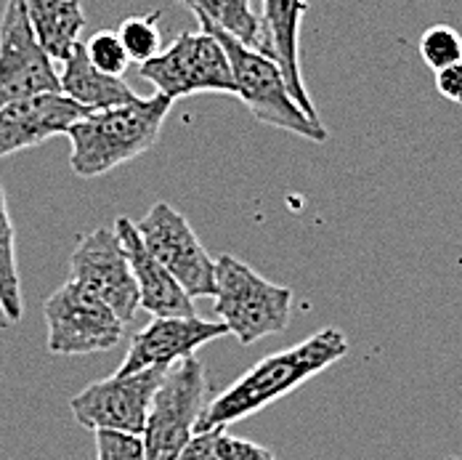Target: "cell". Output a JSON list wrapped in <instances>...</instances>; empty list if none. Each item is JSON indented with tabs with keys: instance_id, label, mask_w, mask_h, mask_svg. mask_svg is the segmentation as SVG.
Instances as JSON below:
<instances>
[{
	"instance_id": "cell-6",
	"label": "cell",
	"mask_w": 462,
	"mask_h": 460,
	"mask_svg": "<svg viewBox=\"0 0 462 460\" xmlns=\"http://www.w3.org/2000/svg\"><path fill=\"white\" fill-rule=\"evenodd\" d=\"M141 78L157 93L179 101L194 93H231L236 96L234 72L221 41L208 33H181L152 61L141 64Z\"/></svg>"
},
{
	"instance_id": "cell-25",
	"label": "cell",
	"mask_w": 462,
	"mask_h": 460,
	"mask_svg": "<svg viewBox=\"0 0 462 460\" xmlns=\"http://www.w3.org/2000/svg\"><path fill=\"white\" fill-rule=\"evenodd\" d=\"M224 428L216 431H197L191 442L184 447V453L176 460H218V437Z\"/></svg>"
},
{
	"instance_id": "cell-15",
	"label": "cell",
	"mask_w": 462,
	"mask_h": 460,
	"mask_svg": "<svg viewBox=\"0 0 462 460\" xmlns=\"http://www.w3.org/2000/svg\"><path fill=\"white\" fill-rule=\"evenodd\" d=\"M306 11H309L306 0H263V35H266V48L282 67L295 101L303 107L309 117L319 120V112L300 75V22Z\"/></svg>"
},
{
	"instance_id": "cell-27",
	"label": "cell",
	"mask_w": 462,
	"mask_h": 460,
	"mask_svg": "<svg viewBox=\"0 0 462 460\" xmlns=\"http://www.w3.org/2000/svg\"><path fill=\"white\" fill-rule=\"evenodd\" d=\"M447 460H460V458H447Z\"/></svg>"
},
{
	"instance_id": "cell-8",
	"label": "cell",
	"mask_w": 462,
	"mask_h": 460,
	"mask_svg": "<svg viewBox=\"0 0 462 460\" xmlns=\"http://www.w3.org/2000/svg\"><path fill=\"white\" fill-rule=\"evenodd\" d=\"M168 370L149 368L139 372H115L104 380H93L80 394L72 397L69 410L83 428L120 431L141 437L152 399L165 380Z\"/></svg>"
},
{
	"instance_id": "cell-5",
	"label": "cell",
	"mask_w": 462,
	"mask_h": 460,
	"mask_svg": "<svg viewBox=\"0 0 462 460\" xmlns=\"http://www.w3.org/2000/svg\"><path fill=\"white\" fill-rule=\"evenodd\" d=\"M208 397V375L197 357H186L168 370L141 434L146 460H176L184 453L210 402Z\"/></svg>"
},
{
	"instance_id": "cell-12",
	"label": "cell",
	"mask_w": 462,
	"mask_h": 460,
	"mask_svg": "<svg viewBox=\"0 0 462 460\" xmlns=\"http://www.w3.org/2000/svg\"><path fill=\"white\" fill-rule=\"evenodd\" d=\"M229 335V327L202 317H152V323L139 330L125 352L117 372H139L149 368L171 370L210 341Z\"/></svg>"
},
{
	"instance_id": "cell-26",
	"label": "cell",
	"mask_w": 462,
	"mask_h": 460,
	"mask_svg": "<svg viewBox=\"0 0 462 460\" xmlns=\"http://www.w3.org/2000/svg\"><path fill=\"white\" fill-rule=\"evenodd\" d=\"M436 91L452 104H462V59L452 67L436 72Z\"/></svg>"
},
{
	"instance_id": "cell-19",
	"label": "cell",
	"mask_w": 462,
	"mask_h": 460,
	"mask_svg": "<svg viewBox=\"0 0 462 460\" xmlns=\"http://www.w3.org/2000/svg\"><path fill=\"white\" fill-rule=\"evenodd\" d=\"M0 314L5 323H19L24 314L22 279L16 264V230L11 221L3 186H0Z\"/></svg>"
},
{
	"instance_id": "cell-14",
	"label": "cell",
	"mask_w": 462,
	"mask_h": 460,
	"mask_svg": "<svg viewBox=\"0 0 462 460\" xmlns=\"http://www.w3.org/2000/svg\"><path fill=\"white\" fill-rule=\"evenodd\" d=\"M115 231L128 253L131 269L136 277L141 309L152 317H194V298H189V293L176 282V277L146 250L139 227L131 219L120 216L115 221Z\"/></svg>"
},
{
	"instance_id": "cell-20",
	"label": "cell",
	"mask_w": 462,
	"mask_h": 460,
	"mask_svg": "<svg viewBox=\"0 0 462 460\" xmlns=\"http://www.w3.org/2000/svg\"><path fill=\"white\" fill-rule=\"evenodd\" d=\"M123 46L128 51V59L136 64H146L160 53V11H152L146 16H131L117 30Z\"/></svg>"
},
{
	"instance_id": "cell-13",
	"label": "cell",
	"mask_w": 462,
	"mask_h": 460,
	"mask_svg": "<svg viewBox=\"0 0 462 460\" xmlns=\"http://www.w3.org/2000/svg\"><path fill=\"white\" fill-rule=\"evenodd\" d=\"M91 115L64 93H41L14 101L0 109V157L38 146L48 138L67 136V131Z\"/></svg>"
},
{
	"instance_id": "cell-17",
	"label": "cell",
	"mask_w": 462,
	"mask_h": 460,
	"mask_svg": "<svg viewBox=\"0 0 462 460\" xmlns=\"http://www.w3.org/2000/svg\"><path fill=\"white\" fill-rule=\"evenodd\" d=\"M38 43L53 61H64L80 43L86 14L80 0H22Z\"/></svg>"
},
{
	"instance_id": "cell-24",
	"label": "cell",
	"mask_w": 462,
	"mask_h": 460,
	"mask_svg": "<svg viewBox=\"0 0 462 460\" xmlns=\"http://www.w3.org/2000/svg\"><path fill=\"white\" fill-rule=\"evenodd\" d=\"M218 460H277L274 453L258 442L242 439V437H231L226 431H221L218 437Z\"/></svg>"
},
{
	"instance_id": "cell-21",
	"label": "cell",
	"mask_w": 462,
	"mask_h": 460,
	"mask_svg": "<svg viewBox=\"0 0 462 460\" xmlns=\"http://www.w3.org/2000/svg\"><path fill=\"white\" fill-rule=\"evenodd\" d=\"M420 56L433 72H441L462 59V35L449 24L428 27L420 38Z\"/></svg>"
},
{
	"instance_id": "cell-11",
	"label": "cell",
	"mask_w": 462,
	"mask_h": 460,
	"mask_svg": "<svg viewBox=\"0 0 462 460\" xmlns=\"http://www.w3.org/2000/svg\"><path fill=\"white\" fill-rule=\"evenodd\" d=\"M41 93H61L59 72L38 43L22 0H8L0 16V109Z\"/></svg>"
},
{
	"instance_id": "cell-7",
	"label": "cell",
	"mask_w": 462,
	"mask_h": 460,
	"mask_svg": "<svg viewBox=\"0 0 462 460\" xmlns=\"http://www.w3.org/2000/svg\"><path fill=\"white\" fill-rule=\"evenodd\" d=\"M48 352L59 357H86L109 352L123 341L125 323L83 285L67 279L48 296Z\"/></svg>"
},
{
	"instance_id": "cell-2",
	"label": "cell",
	"mask_w": 462,
	"mask_h": 460,
	"mask_svg": "<svg viewBox=\"0 0 462 460\" xmlns=\"http://www.w3.org/2000/svg\"><path fill=\"white\" fill-rule=\"evenodd\" d=\"M173 104L176 101L162 93L146 99L136 96L128 104L98 109L78 120L67 131L72 174L96 179L149 152L157 144Z\"/></svg>"
},
{
	"instance_id": "cell-9",
	"label": "cell",
	"mask_w": 462,
	"mask_h": 460,
	"mask_svg": "<svg viewBox=\"0 0 462 460\" xmlns=\"http://www.w3.org/2000/svg\"><path fill=\"white\" fill-rule=\"evenodd\" d=\"M136 227L146 250L176 277L189 298L216 296V261L208 256L184 213L168 202H154Z\"/></svg>"
},
{
	"instance_id": "cell-10",
	"label": "cell",
	"mask_w": 462,
	"mask_h": 460,
	"mask_svg": "<svg viewBox=\"0 0 462 460\" xmlns=\"http://www.w3.org/2000/svg\"><path fill=\"white\" fill-rule=\"evenodd\" d=\"M69 279L98 296L125 324L139 314V285L115 227H98L80 237L69 258Z\"/></svg>"
},
{
	"instance_id": "cell-22",
	"label": "cell",
	"mask_w": 462,
	"mask_h": 460,
	"mask_svg": "<svg viewBox=\"0 0 462 460\" xmlns=\"http://www.w3.org/2000/svg\"><path fill=\"white\" fill-rule=\"evenodd\" d=\"M86 53H88L93 67L98 72L109 75V78H123L128 64H131L128 51L123 46L120 35L112 33V30H98L91 41L86 43Z\"/></svg>"
},
{
	"instance_id": "cell-18",
	"label": "cell",
	"mask_w": 462,
	"mask_h": 460,
	"mask_svg": "<svg viewBox=\"0 0 462 460\" xmlns=\"http://www.w3.org/2000/svg\"><path fill=\"white\" fill-rule=\"evenodd\" d=\"M179 3L194 11L199 24L218 27L234 35L239 43L269 53L261 19L253 11V0H179Z\"/></svg>"
},
{
	"instance_id": "cell-4",
	"label": "cell",
	"mask_w": 462,
	"mask_h": 460,
	"mask_svg": "<svg viewBox=\"0 0 462 460\" xmlns=\"http://www.w3.org/2000/svg\"><path fill=\"white\" fill-rule=\"evenodd\" d=\"M216 314L242 346L287 330L292 320V287L274 285L245 261L221 256L216 261Z\"/></svg>"
},
{
	"instance_id": "cell-1",
	"label": "cell",
	"mask_w": 462,
	"mask_h": 460,
	"mask_svg": "<svg viewBox=\"0 0 462 460\" xmlns=\"http://www.w3.org/2000/svg\"><path fill=\"white\" fill-rule=\"evenodd\" d=\"M348 354V341L337 327H322L311 338L290 346L284 352L269 354L258 365L234 380L226 391L213 397L197 423V431H216L239 423L250 415L274 405L284 394L300 389L306 380L319 375L329 365Z\"/></svg>"
},
{
	"instance_id": "cell-3",
	"label": "cell",
	"mask_w": 462,
	"mask_h": 460,
	"mask_svg": "<svg viewBox=\"0 0 462 460\" xmlns=\"http://www.w3.org/2000/svg\"><path fill=\"white\" fill-rule=\"evenodd\" d=\"M202 30L213 33L226 51L234 72L236 99L245 104V109L263 126H272L279 131L295 134L322 144L329 138L322 120H314L303 112V107L295 101V96L287 86V78L282 72L274 56L255 51V48L239 43L234 35L202 24Z\"/></svg>"
},
{
	"instance_id": "cell-23",
	"label": "cell",
	"mask_w": 462,
	"mask_h": 460,
	"mask_svg": "<svg viewBox=\"0 0 462 460\" xmlns=\"http://www.w3.org/2000/svg\"><path fill=\"white\" fill-rule=\"evenodd\" d=\"M96 460H146L143 439L120 431H96Z\"/></svg>"
},
{
	"instance_id": "cell-16",
	"label": "cell",
	"mask_w": 462,
	"mask_h": 460,
	"mask_svg": "<svg viewBox=\"0 0 462 460\" xmlns=\"http://www.w3.org/2000/svg\"><path fill=\"white\" fill-rule=\"evenodd\" d=\"M59 83H61V93L67 99H72L75 104H80L91 112L120 107V104H128L136 99L134 89L123 78H109L93 67L88 53H86V43H78L72 48V53L61 61Z\"/></svg>"
}]
</instances>
